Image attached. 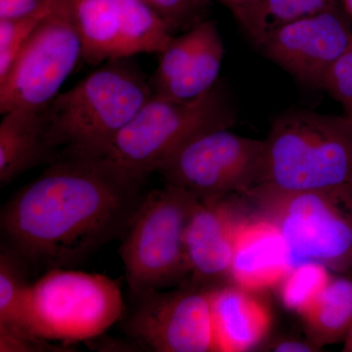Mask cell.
<instances>
[{"label": "cell", "instance_id": "1", "mask_svg": "<svg viewBox=\"0 0 352 352\" xmlns=\"http://www.w3.org/2000/svg\"><path fill=\"white\" fill-rule=\"evenodd\" d=\"M144 185L108 157L59 152L3 206L2 236L27 265H75L124 235Z\"/></svg>", "mask_w": 352, "mask_h": 352}, {"label": "cell", "instance_id": "2", "mask_svg": "<svg viewBox=\"0 0 352 352\" xmlns=\"http://www.w3.org/2000/svg\"><path fill=\"white\" fill-rule=\"evenodd\" d=\"M249 191L318 192L352 206V118L305 109L280 113Z\"/></svg>", "mask_w": 352, "mask_h": 352}, {"label": "cell", "instance_id": "3", "mask_svg": "<svg viewBox=\"0 0 352 352\" xmlns=\"http://www.w3.org/2000/svg\"><path fill=\"white\" fill-rule=\"evenodd\" d=\"M152 96L149 78L131 57L105 62L45 108L50 145L58 153L103 157Z\"/></svg>", "mask_w": 352, "mask_h": 352}, {"label": "cell", "instance_id": "4", "mask_svg": "<svg viewBox=\"0 0 352 352\" xmlns=\"http://www.w3.org/2000/svg\"><path fill=\"white\" fill-rule=\"evenodd\" d=\"M235 122L232 102L219 82L190 100L152 96L118 134L103 157L145 182L192 138L212 129H230Z\"/></svg>", "mask_w": 352, "mask_h": 352}, {"label": "cell", "instance_id": "5", "mask_svg": "<svg viewBox=\"0 0 352 352\" xmlns=\"http://www.w3.org/2000/svg\"><path fill=\"white\" fill-rule=\"evenodd\" d=\"M198 201L170 184L148 192L120 247L131 298L180 283L190 274L184 235Z\"/></svg>", "mask_w": 352, "mask_h": 352}, {"label": "cell", "instance_id": "6", "mask_svg": "<svg viewBox=\"0 0 352 352\" xmlns=\"http://www.w3.org/2000/svg\"><path fill=\"white\" fill-rule=\"evenodd\" d=\"M124 312L120 285L106 275L54 268L30 289V330L50 342L95 339Z\"/></svg>", "mask_w": 352, "mask_h": 352}, {"label": "cell", "instance_id": "7", "mask_svg": "<svg viewBox=\"0 0 352 352\" xmlns=\"http://www.w3.org/2000/svg\"><path fill=\"white\" fill-rule=\"evenodd\" d=\"M277 226L292 261H316L329 270H352V206L318 192L243 194Z\"/></svg>", "mask_w": 352, "mask_h": 352}, {"label": "cell", "instance_id": "8", "mask_svg": "<svg viewBox=\"0 0 352 352\" xmlns=\"http://www.w3.org/2000/svg\"><path fill=\"white\" fill-rule=\"evenodd\" d=\"M82 51L71 2L54 0L0 82V113L47 107L82 59Z\"/></svg>", "mask_w": 352, "mask_h": 352}, {"label": "cell", "instance_id": "9", "mask_svg": "<svg viewBox=\"0 0 352 352\" xmlns=\"http://www.w3.org/2000/svg\"><path fill=\"white\" fill-rule=\"evenodd\" d=\"M229 129L199 134L157 168L166 182L201 201L243 195L256 182L264 140L245 138Z\"/></svg>", "mask_w": 352, "mask_h": 352}, {"label": "cell", "instance_id": "10", "mask_svg": "<svg viewBox=\"0 0 352 352\" xmlns=\"http://www.w3.org/2000/svg\"><path fill=\"white\" fill-rule=\"evenodd\" d=\"M131 300L122 325L138 346L157 352L215 351L210 289L193 284Z\"/></svg>", "mask_w": 352, "mask_h": 352}, {"label": "cell", "instance_id": "11", "mask_svg": "<svg viewBox=\"0 0 352 352\" xmlns=\"http://www.w3.org/2000/svg\"><path fill=\"white\" fill-rule=\"evenodd\" d=\"M82 59L100 65L139 53H161L175 34L143 0H69Z\"/></svg>", "mask_w": 352, "mask_h": 352}, {"label": "cell", "instance_id": "12", "mask_svg": "<svg viewBox=\"0 0 352 352\" xmlns=\"http://www.w3.org/2000/svg\"><path fill=\"white\" fill-rule=\"evenodd\" d=\"M352 43V18L339 0L321 12L271 34L258 50L308 87L321 88L324 76Z\"/></svg>", "mask_w": 352, "mask_h": 352}, {"label": "cell", "instance_id": "13", "mask_svg": "<svg viewBox=\"0 0 352 352\" xmlns=\"http://www.w3.org/2000/svg\"><path fill=\"white\" fill-rule=\"evenodd\" d=\"M150 76L153 96L190 100L219 82L224 45L217 22L207 19L175 36L159 53Z\"/></svg>", "mask_w": 352, "mask_h": 352}, {"label": "cell", "instance_id": "14", "mask_svg": "<svg viewBox=\"0 0 352 352\" xmlns=\"http://www.w3.org/2000/svg\"><path fill=\"white\" fill-rule=\"evenodd\" d=\"M232 196L199 201L190 217L184 245L197 286L214 288L230 280L236 235L245 217L239 205L230 201Z\"/></svg>", "mask_w": 352, "mask_h": 352}, {"label": "cell", "instance_id": "15", "mask_svg": "<svg viewBox=\"0 0 352 352\" xmlns=\"http://www.w3.org/2000/svg\"><path fill=\"white\" fill-rule=\"evenodd\" d=\"M292 267L291 252L277 226L258 212L245 214L236 235L231 283L256 293L278 286Z\"/></svg>", "mask_w": 352, "mask_h": 352}, {"label": "cell", "instance_id": "16", "mask_svg": "<svg viewBox=\"0 0 352 352\" xmlns=\"http://www.w3.org/2000/svg\"><path fill=\"white\" fill-rule=\"evenodd\" d=\"M215 351L254 349L270 333L272 317L254 292L231 285L210 288Z\"/></svg>", "mask_w": 352, "mask_h": 352}, {"label": "cell", "instance_id": "17", "mask_svg": "<svg viewBox=\"0 0 352 352\" xmlns=\"http://www.w3.org/2000/svg\"><path fill=\"white\" fill-rule=\"evenodd\" d=\"M45 108L18 109L3 113L0 124L1 186L56 159L58 152L48 140Z\"/></svg>", "mask_w": 352, "mask_h": 352}, {"label": "cell", "instance_id": "18", "mask_svg": "<svg viewBox=\"0 0 352 352\" xmlns=\"http://www.w3.org/2000/svg\"><path fill=\"white\" fill-rule=\"evenodd\" d=\"M302 316L308 340L315 346L346 339L352 327V281L332 277Z\"/></svg>", "mask_w": 352, "mask_h": 352}, {"label": "cell", "instance_id": "19", "mask_svg": "<svg viewBox=\"0 0 352 352\" xmlns=\"http://www.w3.org/2000/svg\"><path fill=\"white\" fill-rule=\"evenodd\" d=\"M338 0H258L234 15L256 47L284 25L325 10Z\"/></svg>", "mask_w": 352, "mask_h": 352}, {"label": "cell", "instance_id": "20", "mask_svg": "<svg viewBox=\"0 0 352 352\" xmlns=\"http://www.w3.org/2000/svg\"><path fill=\"white\" fill-rule=\"evenodd\" d=\"M25 266L8 248L0 254V328L34 335L28 319L31 285L25 279Z\"/></svg>", "mask_w": 352, "mask_h": 352}, {"label": "cell", "instance_id": "21", "mask_svg": "<svg viewBox=\"0 0 352 352\" xmlns=\"http://www.w3.org/2000/svg\"><path fill=\"white\" fill-rule=\"evenodd\" d=\"M329 268L316 261H305L293 266L280 283V298L287 309L302 314L327 286Z\"/></svg>", "mask_w": 352, "mask_h": 352}, {"label": "cell", "instance_id": "22", "mask_svg": "<svg viewBox=\"0 0 352 352\" xmlns=\"http://www.w3.org/2000/svg\"><path fill=\"white\" fill-rule=\"evenodd\" d=\"M54 0H47L34 12L0 19V82L6 78L14 60L39 23L52 9Z\"/></svg>", "mask_w": 352, "mask_h": 352}, {"label": "cell", "instance_id": "23", "mask_svg": "<svg viewBox=\"0 0 352 352\" xmlns=\"http://www.w3.org/2000/svg\"><path fill=\"white\" fill-rule=\"evenodd\" d=\"M170 28L173 34L189 30L201 21L207 19L210 0H143Z\"/></svg>", "mask_w": 352, "mask_h": 352}, {"label": "cell", "instance_id": "24", "mask_svg": "<svg viewBox=\"0 0 352 352\" xmlns=\"http://www.w3.org/2000/svg\"><path fill=\"white\" fill-rule=\"evenodd\" d=\"M321 89L342 104L344 112L352 107V43L329 69Z\"/></svg>", "mask_w": 352, "mask_h": 352}, {"label": "cell", "instance_id": "25", "mask_svg": "<svg viewBox=\"0 0 352 352\" xmlns=\"http://www.w3.org/2000/svg\"><path fill=\"white\" fill-rule=\"evenodd\" d=\"M60 349L61 347L50 344V340L41 339L36 336L0 330L1 352L60 351Z\"/></svg>", "mask_w": 352, "mask_h": 352}, {"label": "cell", "instance_id": "26", "mask_svg": "<svg viewBox=\"0 0 352 352\" xmlns=\"http://www.w3.org/2000/svg\"><path fill=\"white\" fill-rule=\"evenodd\" d=\"M47 0H0V19L27 15L43 6Z\"/></svg>", "mask_w": 352, "mask_h": 352}, {"label": "cell", "instance_id": "27", "mask_svg": "<svg viewBox=\"0 0 352 352\" xmlns=\"http://www.w3.org/2000/svg\"><path fill=\"white\" fill-rule=\"evenodd\" d=\"M272 349L273 351L279 352H311L319 349L309 340L305 342V340L291 339L279 340Z\"/></svg>", "mask_w": 352, "mask_h": 352}, {"label": "cell", "instance_id": "28", "mask_svg": "<svg viewBox=\"0 0 352 352\" xmlns=\"http://www.w3.org/2000/svg\"><path fill=\"white\" fill-rule=\"evenodd\" d=\"M210 1H217L219 2V3L222 4V6L227 7L234 16L236 15V14L239 13L240 11L244 10L247 7L256 3L258 0H210Z\"/></svg>", "mask_w": 352, "mask_h": 352}, {"label": "cell", "instance_id": "29", "mask_svg": "<svg viewBox=\"0 0 352 352\" xmlns=\"http://www.w3.org/2000/svg\"><path fill=\"white\" fill-rule=\"evenodd\" d=\"M344 351L352 352V327L344 339Z\"/></svg>", "mask_w": 352, "mask_h": 352}, {"label": "cell", "instance_id": "30", "mask_svg": "<svg viewBox=\"0 0 352 352\" xmlns=\"http://www.w3.org/2000/svg\"><path fill=\"white\" fill-rule=\"evenodd\" d=\"M340 1H342V6L344 7L346 12L352 18V0H340Z\"/></svg>", "mask_w": 352, "mask_h": 352}, {"label": "cell", "instance_id": "31", "mask_svg": "<svg viewBox=\"0 0 352 352\" xmlns=\"http://www.w3.org/2000/svg\"><path fill=\"white\" fill-rule=\"evenodd\" d=\"M346 115L349 116V117L352 118V107L349 109V110H347L346 112H344Z\"/></svg>", "mask_w": 352, "mask_h": 352}]
</instances>
